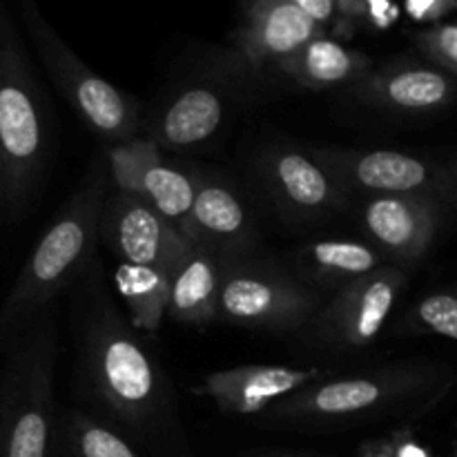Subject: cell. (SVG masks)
Listing matches in <instances>:
<instances>
[{
  "label": "cell",
  "instance_id": "cell-3",
  "mask_svg": "<svg viewBox=\"0 0 457 457\" xmlns=\"http://www.w3.org/2000/svg\"><path fill=\"white\" fill-rule=\"evenodd\" d=\"M455 378V369L427 360L400 361L337 378L328 375L272 406L263 413V422L320 428L395 413H422L449 393Z\"/></svg>",
  "mask_w": 457,
  "mask_h": 457
},
{
  "label": "cell",
  "instance_id": "cell-10",
  "mask_svg": "<svg viewBox=\"0 0 457 457\" xmlns=\"http://www.w3.org/2000/svg\"><path fill=\"white\" fill-rule=\"evenodd\" d=\"M406 284V268L384 263L370 275L344 286L311 321L308 339L333 351L369 346L379 337Z\"/></svg>",
  "mask_w": 457,
  "mask_h": 457
},
{
  "label": "cell",
  "instance_id": "cell-9",
  "mask_svg": "<svg viewBox=\"0 0 457 457\" xmlns=\"http://www.w3.org/2000/svg\"><path fill=\"white\" fill-rule=\"evenodd\" d=\"M253 67L237 52H230L214 65L210 74L196 76L170 94L147 134L161 150L186 152L204 145L226 125L228 114L239 96L241 85L248 83Z\"/></svg>",
  "mask_w": 457,
  "mask_h": 457
},
{
  "label": "cell",
  "instance_id": "cell-19",
  "mask_svg": "<svg viewBox=\"0 0 457 457\" xmlns=\"http://www.w3.org/2000/svg\"><path fill=\"white\" fill-rule=\"evenodd\" d=\"M223 262L217 250L192 241L170 272V320L195 328L217 321Z\"/></svg>",
  "mask_w": 457,
  "mask_h": 457
},
{
  "label": "cell",
  "instance_id": "cell-26",
  "mask_svg": "<svg viewBox=\"0 0 457 457\" xmlns=\"http://www.w3.org/2000/svg\"><path fill=\"white\" fill-rule=\"evenodd\" d=\"M366 22V0H337L335 7V21L330 25L337 38L348 40L364 29Z\"/></svg>",
  "mask_w": 457,
  "mask_h": 457
},
{
  "label": "cell",
  "instance_id": "cell-24",
  "mask_svg": "<svg viewBox=\"0 0 457 457\" xmlns=\"http://www.w3.org/2000/svg\"><path fill=\"white\" fill-rule=\"evenodd\" d=\"M397 335H437L457 342V284L420 297L395 324Z\"/></svg>",
  "mask_w": 457,
  "mask_h": 457
},
{
  "label": "cell",
  "instance_id": "cell-2",
  "mask_svg": "<svg viewBox=\"0 0 457 457\" xmlns=\"http://www.w3.org/2000/svg\"><path fill=\"white\" fill-rule=\"evenodd\" d=\"M107 156L96 154L70 199L61 205L0 306V353L9 351L96 259L101 214L110 196Z\"/></svg>",
  "mask_w": 457,
  "mask_h": 457
},
{
  "label": "cell",
  "instance_id": "cell-14",
  "mask_svg": "<svg viewBox=\"0 0 457 457\" xmlns=\"http://www.w3.org/2000/svg\"><path fill=\"white\" fill-rule=\"evenodd\" d=\"M361 226L388 263L418 266L436 245L457 212L446 204L418 196H369L361 205Z\"/></svg>",
  "mask_w": 457,
  "mask_h": 457
},
{
  "label": "cell",
  "instance_id": "cell-21",
  "mask_svg": "<svg viewBox=\"0 0 457 457\" xmlns=\"http://www.w3.org/2000/svg\"><path fill=\"white\" fill-rule=\"evenodd\" d=\"M277 70L302 87L326 92L360 83L373 70V61L360 49L346 47L330 36H320L286 58Z\"/></svg>",
  "mask_w": 457,
  "mask_h": 457
},
{
  "label": "cell",
  "instance_id": "cell-5",
  "mask_svg": "<svg viewBox=\"0 0 457 457\" xmlns=\"http://www.w3.org/2000/svg\"><path fill=\"white\" fill-rule=\"evenodd\" d=\"M58 321L45 312L0 369V457H52Z\"/></svg>",
  "mask_w": 457,
  "mask_h": 457
},
{
  "label": "cell",
  "instance_id": "cell-13",
  "mask_svg": "<svg viewBox=\"0 0 457 457\" xmlns=\"http://www.w3.org/2000/svg\"><path fill=\"white\" fill-rule=\"evenodd\" d=\"M101 241L119 263L172 272L192 241L172 221L137 196L112 192L98 228Z\"/></svg>",
  "mask_w": 457,
  "mask_h": 457
},
{
  "label": "cell",
  "instance_id": "cell-15",
  "mask_svg": "<svg viewBox=\"0 0 457 457\" xmlns=\"http://www.w3.org/2000/svg\"><path fill=\"white\" fill-rule=\"evenodd\" d=\"M346 92L353 101L370 110L402 116H433L455 105L457 76L428 61L397 56L373 67Z\"/></svg>",
  "mask_w": 457,
  "mask_h": 457
},
{
  "label": "cell",
  "instance_id": "cell-18",
  "mask_svg": "<svg viewBox=\"0 0 457 457\" xmlns=\"http://www.w3.org/2000/svg\"><path fill=\"white\" fill-rule=\"evenodd\" d=\"M183 235L217 250L223 259H241L254 253L259 230L254 214L232 183L212 174H199V190Z\"/></svg>",
  "mask_w": 457,
  "mask_h": 457
},
{
  "label": "cell",
  "instance_id": "cell-20",
  "mask_svg": "<svg viewBox=\"0 0 457 457\" xmlns=\"http://www.w3.org/2000/svg\"><path fill=\"white\" fill-rule=\"evenodd\" d=\"M388 263L373 244L357 239H317L293 253L295 275L317 290H342Z\"/></svg>",
  "mask_w": 457,
  "mask_h": 457
},
{
  "label": "cell",
  "instance_id": "cell-28",
  "mask_svg": "<svg viewBox=\"0 0 457 457\" xmlns=\"http://www.w3.org/2000/svg\"><path fill=\"white\" fill-rule=\"evenodd\" d=\"M400 18V7L393 0H366V22L364 29L386 31Z\"/></svg>",
  "mask_w": 457,
  "mask_h": 457
},
{
  "label": "cell",
  "instance_id": "cell-7",
  "mask_svg": "<svg viewBox=\"0 0 457 457\" xmlns=\"http://www.w3.org/2000/svg\"><path fill=\"white\" fill-rule=\"evenodd\" d=\"M324 303L321 290L279 263L254 259V254L223 262L217 317L223 324L293 333L308 328Z\"/></svg>",
  "mask_w": 457,
  "mask_h": 457
},
{
  "label": "cell",
  "instance_id": "cell-31",
  "mask_svg": "<svg viewBox=\"0 0 457 457\" xmlns=\"http://www.w3.org/2000/svg\"><path fill=\"white\" fill-rule=\"evenodd\" d=\"M7 208V161H4L3 143H0V212Z\"/></svg>",
  "mask_w": 457,
  "mask_h": 457
},
{
  "label": "cell",
  "instance_id": "cell-23",
  "mask_svg": "<svg viewBox=\"0 0 457 457\" xmlns=\"http://www.w3.org/2000/svg\"><path fill=\"white\" fill-rule=\"evenodd\" d=\"M114 286L129 312V324L138 333H156L168 317L170 272L161 268L119 263Z\"/></svg>",
  "mask_w": 457,
  "mask_h": 457
},
{
  "label": "cell",
  "instance_id": "cell-27",
  "mask_svg": "<svg viewBox=\"0 0 457 457\" xmlns=\"http://www.w3.org/2000/svg\"><path fill=\"white\" fill-rule=\"evenodd\" d=\"M404 9L415 22H440L457 9V0H404Z\"/></svg>",
  "mask_w": 457,
  "mask_h": 457
},
{
  "label": "cell",
  "instance_id": "cell-29",
  "mask_svg": "<svg viewBox=\"0 0 457 457\" xmlns=\"http://www.w3.org/2000/svg\"><path fill=\"white\" fill-rule=\"evenodd\" d=\"M295 7L302 9L303 13L312 18L315 22H320L321 27L330 29L335 21V7H337V0H288Z\"/></svg>",
  "mask_w": 457,
  "mask_h": 457
},
{
  "label": "cell",
  "instance_id": "cell-11",
  "mask_svg": "<svg viewBox=\"0 0 457 457\" xmlns=\"http://www.w3.org/2000/svg\"><path fill=\"white\" fill-rule=\"evenodd\" d=\"M259 183L281 217L321 221L353 208V195L312 152L275 143L257 159Z\"/></svg>",
  "mask_w": 457,
  "mask_h": 457
},
{
  "label": "cell",
  "instance_id": "cell-8",
  "mask_svg": "<svg viewBox=\"0 0 457 457\" xmlns=\"http://www.w3.org/2000/svg\"><path fill=\"white\" fill-rule=\"evenodd\" d=\"M312 154L353 196H418L457 212V152L418 154L402 150L320 147Z\"/></svg>",
  "mask_w": 457,
  "mask_h": 457
},
{
  "label": "cell",
  "instance_id": "cell-6",
  "mask_svg": "<svg viewBox=\"0 0 457 457\" xmlns=\"http://www.w3.org/2000/svg\"><path fill=\"white\" fill-rule=\"evenodd\" d=\"M18 4L45 71L76 116L107 145L138 137V103L76 56L49 25L36 0H18Z\"/></svg>",
  "mask_w": 457,
  "mask_h": 457
},
{
  "label": "cell",
  "instance_id": "cell-22",
  "mask_svg": "<svg viewBox=\"0 0 457 457\" xmlns=\"http://www.w3.org/2000/svg\"><path fill=\"white\" fill-rule=\"evenodd\" d=\"M52 455L56 457H143L123 431L80 409L56 413Z\"/></svg>",
  "mask_w": 457,
  "mask_h": 457
},
{
  "label": "cell",
  "instance_id": "cell-25",
  "mask_svg": "<svg viewBox=\"0 0 457 457\" xmlns=\"http://www.w3.org/2000/svg\"><path fill=\"white\" fill-rule=\"evenodd\" d=\"M413 40L428 62L457 76V22L428 27L418 31Z\"/></svg>",
  "mask_w": 457,
  "mask_h": 457
},
{
  "label": "cell",
  "instance_id": "cell-30",
  "mask_svg": "<svg viewBox=\"0 0 457 457\" xmlns=\"http://www.w3.org/2000/svg\"><path fill=\"white\" fill-rule=\"evenodd\" d=\"M241 457H328V455L308 453V451H290V449H250V451H241Z\"/></svg>",
  "mask_w": 457,
  "mask_h": 457
},
{
  "label": "cell",
  "instance_id": "cell-4",
  "mask_svg": "<svg viewBox=\"0 0 457 457\" xmlns=\"http://www.w3.org/2000/svg\"><path fill=\"white\" fill-rule=\"evenodd\" d=\"M0 143L7 161V208L34 201L54 152V116L18 31L0 7Z\"/></svg>",
  "mask_w": 457,
  "mask_h": 457
},
{
  "label": "cell",
  "instance_id": "cell-16",
  "mask_svg": "<svg viewBox=\"0 0 457 457\" xmlns=\"http://www.w3.org/2000/svg\"><path fill=\"white\" fill-rule=\"evenodd\" d=\"M328 370L279 364H245L210 373L192 393L208 397L221 413L263 415L293 393L328 378Z\"/></svg>",
  "mask_w": 457,
  "mask_h": 457
},
{
  "label": "cell",
  "instance_id": "cell-1",
  "mask_svg": "<svg viewBox=\"0 0 457 457\" xmlns=\"http://www.w3.org/2000/svg\"><path fill=\"white\" fill-rule=\"evenodd\" d=\"M76 393L137 445L163 457H186L179 400L159 357L120 315L98 259L74 286Z\"/></svg>",
  "mask_w": 457,
  "mask_h": 457
},
{
  "label": "cell",
  "instance_id": "cell-12",
  "mask_svg": "<svg viewBox=\"0 0 457 457\" xmlns=\"http://www.w3.org/2000/svg\"><path fill=\"white\" fill-rule=\"evenodd\" d=\"M161 152L150 137L107 145L112 186L116 192L145 201L183 232L199 190V174L168 163Z\"/></svg>",
  "mask_w": 457,
  "mask_h": 457
},
{
  "label": "cell",
  "instance_id": "cell-32",
  "mask_svg": "<svg viewBox=\"0 0 457 457\" xmlns=\"http://www.w3.org/2000/svg\"><path fill=\"white\" fill-rule=\"evenodd\" d=\"M455 457H457V449H455Z\"/></svg>",
  "mask_w": 457,
  "mask_h": 457
},
{
  "label": "cell",
  "instance_id": "cell-17",
  "mask_svg": "<svg viewBox=\"0 0 457 457\" xmlns=\"http://www.w3.org/2000/svg\"><path fill=\"white\" fill-rule=\"evenodd\" d=\"M326 31L288 0H241V22L232 40L235 52L259 71L266 65L279 67Z\"/></svg>",
  "mask_w": 457,
  "mask_h": 457
}]
</instances>
